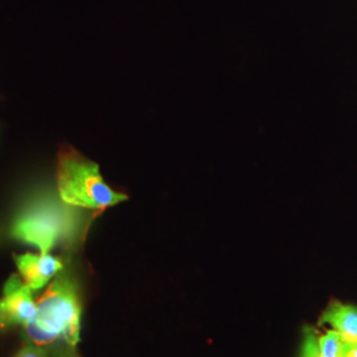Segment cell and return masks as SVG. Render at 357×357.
<instances>
[{
	"label": "cell",
	"mask_w": 357,
	"mask_h": 357,
	"mask_svg": "<svg viewBox=\"0 0 357 357\" xmlns=\"http://www.w3.org/2000/svg\"><path fill=\"white\" fill-rule=\"evenodd\" d=\"M345 343L335 330L326 332L318 339V357H344Z\"/></svg>",
	"instance_id": "cell-7"
},
{
	"label": "cell",
	"mask_w": 357,
	"mask_h": 357,
	"mask_svg": "<svg viewBox=\"0 0 357 357\" xmlns=\"http://www.w3.org/2000/svg\"><path fill=\"white\" fill-rule=\"evenodd\" d=\"M320 323H327L339 332L345 345L357 342V307L342 303H332L323 314Z\"/></svg>",
	"instance_id": "cell-6"
},
{
	"label": "cell",
	"mask_w": 357,
	"mask_h": 357,
	"mask_svg": "<svg viewBox=\"0 0 357 357\" xmlns=\"http://www.w3.org/2000/svg\"><path fill=\"white\" fill-rule=\"evenodd\" d=\"M13 259L20 277L33 291L45 287L64 268V262L51 255H15Z\"/></svg>",
	"instance_id": "cell-4"
},
{
	"label": "cell",
	"mask_w": 357,
	"mask_h": 357,
	"mask_svg": "<svg viewBox=\"0 0 357 357\" xmlns=\"http://www.w3.org/2000/svg\"><path fill=\"white\" fill-rule=\"evenodd\" d=\"M81 209L64 203L57 192H32L17 208L10 234L16 241L38 248L40 255H50L57 245L73 248L88 227Z\"/></svg>",
	"instance_id": "cell-1"
},
{
	"label": "cell",
	"mask_w": 357,
	"mask_h": 357,
	"mask_svg": "<svg viewBox=\"0 0 357 357\" xmlns=\"http://www.w3.org/2000/svg\"><path fill=\"white\" fill-rule=\"evenodd\" d=\"M32 291L17 274H13L6 282L3 301L13 326L26 327L35 318L38 307Z\"/></svg>",
	"instance_id": "cell-5"
},
{
	"label": "cell",
	"mask_w": 357,
	"mask_h": 357,
	"mask_svg": "<svg viewBox=\"0 0 357 357\" xmlns=\"http://www.w3.org/2000/svg\"><path fill=\"white\" fill-rule=\"evenodd\" d=\"M301 357H318V337L312 328H306Z\"/></svg>",
	"instance_id": "cell-8"
},
{
	"label": "cell",
	"mask_w": 357,
	"mask_h": 357,
	"mask_svg": "<svg viewBox=\"0 0 357 357\" xmlns=\"http://www.w3.org/2000/svg\"><path fill=\"white\" fill-rule=\"evenodd\" d=\"M10 326H13V320L7 314V310H6V306H4V301L0 299V332L6 330Z\"/></svg>",
	"instance_id": "cell-10"
},
{
	"label": "cell",
	"mask_w": 357,
	"mask_h": 357,
	"mask_svg": "<svg viewBox=\"0 0 357 357\" xmlns=\"http://www.w3.org/2000/svg\"><path fill=\"white\" fill-rule=\"evenodd\" d=\"M344 357H357V342L355 344L345 345Z\"/></svg>",
	"instance_id": "cell-11"
},
{
	"label": "cell",
	"mask_w": 357,
	"mask_h": 357,
	"mask_svg": "<svg viewBox=\"0 0 357 357\" xmlns=\"http://www.w3.org/2000/svg\"><path fill=\"white\" fill-rule=\"evenodd\" d=\"M52 357H77L73 352H60V354H57V355H54V356Z\"/></svg>",
	"instance_id": "cell-12"
},
{
	"label": "cell",
	"mask_w": 357,
	"mask_h": 357,
	"mask_svg": "<svg viewBox=\"0 0 357 357\" xmlns=\"http://www.w3.org/2000/svg\"><path fill=\"white\" fill-rule=\"evenodd\" d=\"M15 357H47V352L44 348L38 347V345L26 344L16 355Z\"/></svg>",
	"instance_id": "cell-9"
},
{
	"label": "cell",
	"mask_w": 357,
	"mask_h": 357,
	"mask_svg": "<svg viewBox=\"0 0 357 357\" xmlns=\"http://www.w3.org/2000/svg\"><path fill=\"white\" fill-rule=\"evenodd\" d=\"M57 193L66 204L89 211H103L128 200L103 180L100 167L77 153H64L57 165Z\"/></svg>",
	"instance_id": "cell-3"
},
{
	"label": "cell",
	"mask_w": 357,
	"mask_h": 357,
	"mask_svg": "<svg viewBox=\"0 0 357 357\" xmlns=\"http://www.w3.org/2000/svg\"><path fill=\"white\" fill-rule=\"evenodd\" d=\"M36 307L35 318L24 327L29 343L45 348L64 340L69 347H76L82 307L73 280L59 275L36 301Z\"/></svg>",
	"instance_id": "cell-2"
}]
</instances>
